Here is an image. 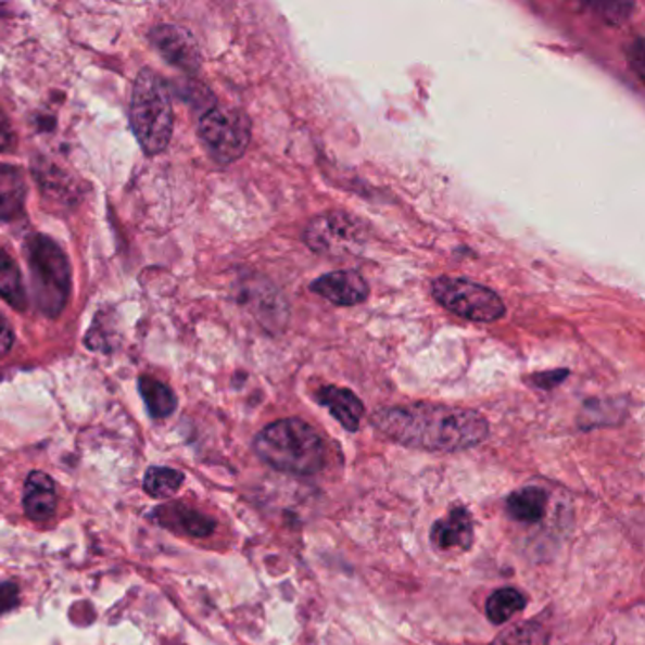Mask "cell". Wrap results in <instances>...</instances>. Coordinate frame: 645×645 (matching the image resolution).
I'll return each mask as SVG.
<instances>
[{"instance_id": "6da1fadb", "label": "cell", "mask_w": 645, "mask_h": 645, "mask_svg": "<svg viewBox=\"0 0 645 645\" xmlns=\"http://www.w3.org/2000/svg\"><path fill=\"white\" fill-rule=\"evenodd\" d=\"M375 428L400 445L428 453H458L481 445L489 420L473 409L438 404L384 407L371 418Z\"/></svg>"}, {"instance_id": "7a4b0ae2", "label": "cell", "mask_w": 645, "mask_h": 645, "mask_svg": "<svg viewBox=\"0 0 645 645\" xmlns=\"http://www.w3.org/2000/svg\"><path fill=\"white\" fill-rule=\"evenodd\" d=\"M254 451L267 466L292 476H315L326 466V443L301 418L265 426L254 440Z\"/></svg>"}, {"instance_id": "3957f363", "label": "cell", "mask_w": 645, "mask_h": 645, "mask_svg": "<svg viewBox=\"0 0 645 645\" xmlns=\"http://www.w3.org/2000/svg\"><path fill=\"white\" fill-rule=\"evenodd\" d=\"M129 119L132 132L147 154H162L169 147L175 124L169 88L162 76L150 68L140 71L135 80Z\"/></svg>"}, {"instance_id": "277c9868", "label": "cell", "mask_w": 645, "mask_h": 645, "mask_svg": "<svg viewBox=\"0 0 645 645\" xmlns=\"http://www.w3.org/2000/svg\"><path fill=\"white\" fill-rule=\"evenodd\" d=\"M35 301L42 315L58 318L66 307L73 288V271L65 252L46 235H33L25 244Z\"/></svg>"}, {"instance_id": "5b68a950", "label": "cell", "mask_w": 645, "mask_h": 645, "mask_svg": "<svg viewBox=\"0 0 645 645\" xmlns=\"http://www.w3.org/2000/svg\"><path fill=\"white\" fill-rule=\"evenodd\" d=\"M432 295L441 307L471 322H496L506 315L498 293L473 280L438 277L432 282Z\"/></svg>"}, {"instance_id": "8992f818", "label": "cell", "mask_w": 645, "mask_h": 645, "mask_svg": "<svg viewBox=\"0 0 645 645\" xmlns=\"http://www.w3.org/2000/svg\"><path fill=\"white\" fill-rule=\"evenodd\" d=\"M199 137L216 162L228 165L241 157L250 144L249 117L231 106H214L199 122Z\"/></svg>"}, {"instance_id": "52a82bcc", "label": "cell", "mask_w": 645, "mask_h": 645, "mask_svg": "<svg viewBox=\"0 0 645 645\" xmlns=\"http://www.w3.org/2000/svg\"><path fill=\"white\" fill-rule=\"evenodd\" d=\"M364 241V228H359V220L345 213L316 216L305 229L308 249L328 256H345L358 252Z\"/></svg>"}, {"instance_id": "ba28073f", "label": "cell", "mask_w": 645, "mask_h": 645, "mask_svg": "<svg viewBox=\"0 0 645 645\" xmlns=\"http://www.w3.org/2000/svg\"><path fill=\"white\" fill-rule=\"evenodd\" d=\"M150 40L170 65L178 66L186 73H195L201 65L198 42L186 29L175 25H162L150 33Z\"/></svg>"}, {"instance_id": "9c48e42d", "label": "cell", "mask_w": 645, "mask_h": 645, "mask_svg": "<svg viewBox=\"0 0 645 645\" xmlns=\"http://www.w3.org/2000/svg\"><path fill=\"white\" fill-rule=\"evenodd\" d=\"M311 290L339 307H354L369 298L366 279L356 271L326 273L311 282Z\"/></svg>"}, {"instance_id": "30bf717a", "label": "cell", "mask_w": 645, "mask_h": 645, "mask_svg": "<svg viewBox=\"0 0 645 645\" xmlns=\"http://www.w3.org/2000/svg\"><path fill=\"white\" fill-rule=\"evenodd\" d=\"M430 538H432L433 547L443 553L471 549L476 532H473V519L468 509L455 507L447 517L433 522Z\"/></svg>"}, {"instance_id": "8fae6325", "label": "cell", "mask_w": 645, "mask_h": 645, "mask_svg": "<svg viewBox=\"0 0 645 645\" xmlns=\"http://www.w3.org/2000/svg\"><path fill=\"white\" fill-rule=\"evenodd\" d=\"M23 509L30 521L46 522L58 509V492L52 477L45 471H33L23 489Z\"/></svg>"}, {"instance_id": "7c38bea8", "label": "cell", "mask_w": 645, "mask_h": 645, "mask_svg": "<svg viewBox=\"0 0 645 645\" xmlns=\"http://www.w3.org/2000/svg\"><path fill=\"white\" fill-rule=\"evenodd\" d=\"M316 400L318 404L330 410L331 417L336 418L345 430L349 432L358 430L359 420L364 417L366 407L352 390L328 384L316 392Z\"/></svg>"}, {"instance_id": "4fadbf2b", "label": "cell", "mask_w": 645, "mask_h": 645, "mask_svg": "<svg viewBox=\"0 0 645 645\" xmlns=\"http://www.w3.org/2000/svg\"><path fill=\"white\" fill-rule=\"evenodd\" d=\"M155 519L163 527L182 532V534L193 535V538H206L214 532L216 522L211 517H206L201 511H195L184 504H165L157 507L154 514Z\"/></svg>"}, {"instance_id": "5bb4252c", "label": "cell", "mask_w": 645, "mask_h": 645, "mask_svg": "<svg viewBox=\"0 0 645 645\" xmlns=\"http://www.w3.org/2000/svg\"><path fill=\"white\" fill-rule=\"evenodd\" d=\"M25 195L27 186L22 173L10 165H0V222L12 220L22 213Z\"/></svg>"}, {"instance_id": "9a60e30c", "label": "cell", "mask_w": 645, "mask_h": 645, "mask_svg": "<svg viewBox=\"0 0 645 645\" xmlns=\"http://www.w3.org/2000/svg\"><path fill=\"white\" fill-rule=\"evenodd\" d=\"M547 502H549V498L540 486H527L521 491H515L507 498V514L511 515L515 521L534 524V522H540L545 517Z\"/></svg>"}, {"instance_id": "2e32d148", "label": "cell", "mask_w": 645, "mask_h": 645, "mask_svg": "<svg viewBox=\"0 0 645 645\" xmlns=\"http://www.w3.org/2000/svg\"><path fill=\"white\" fill-rule=\"evenodd\" d=\"M140 396L144 400L150 415L154 418H167L176 409L175 392L152 377H142L139 381Z\"/></svg>"}, {"instance_id": "e0dca14e", "label": "cell", "mask_w": 645, "mask_h": 645, "mask_svg": "<svg viewBox=\"0 0 645 645\" xmlns=\"http://www.w3.org/2000/svg\"><path fill=\"white\" fill-rule=\"evenodd\" d=\"M0 298H4L14 308H25L27 305V293L23 287L20 267L2 250H0Z\"/></svg>"}, {"instance_id": "ac0fdd59", "label": "cell", "mask_w": 645, "mask_h": 645, "mask_svg": "<svg viewBox=\"0 0 645 645\" xmlns=\"http://www.w3.org/2000/svg\"><path fill=\"white\" fill-rule=\"evenodd\" d=\"M524 608H527V596H522L519 591L509 586L492 593L491 598L486 600V616L494 624L506 623L509 617H514L517 611H522Z\"/></svg>"}, {"instance_id": "d6986e66", "label": "cell", "mask_w": 645, "mask_h": 645, "mask_svg": "<svg viewBox=\"0 0 645 645\" xmlns=\"http://www.w3.org/2000/svg\"><path fill=\"white\" fill-rule=\"evenodd\" d=\"M184 483V473L178 469L154 466L144 476V491L148 496L155 499H165L173 496Z\"/></svg>"}, {"instance_id": "ffe728a7", "label": "cell", "mask_w": 645, "mask_h": 645, "mask_svg": "<svg viewBox=\"0 0 645 645\" xmlns=\"http://www.w3.org/2000/svg\"><path fill=\"white\" fill-rule=\"evenodd\" d=\"M491 645H549V632L538 621H527L502 632Z\"/></svg>"}, {"instance_id": "44dd1931", "label": "cell", "mask_w": 645, "mask_h": 645, "mask_svg": "<svg viewBox=\"0 0 645 645\" xmlns=\"http://www.w3.org/2000/svg\"><path fill=\"white\" fill-rule=\"evenodd\" d=\"M568 377V369H557V371H545V374H538L532 377L538 389L551 390L553 387H557L560 382L565 381Z\"/></svg>"}, {"instance_id": "7402d4cb", "label": "cell", "mask_w": 645, "mask_h": 645, "mask_svg": "<svg viewBox=\"0 0 645 645\" xmlns=\"http://www.w3.org/2000/svg\"><path fill=\"white\" fill-rule=\"evenodd\" d=\"M15 602H17V586L14 583H4L0 586V616L8 609L14 608Z\"/></svg>"}, {"instance_id": "603a6c76", "label": "cell", "mask_w": 645, "mask_h": 645, "mask_svg": "<svg viewBox=\"0 0 645 645\" xmlns=\"http://www.w3.org/2000/svg\"><path fill=\"white\" fill-rule=\"evenodd\" d=\"M12 144H14V129L4 116V112L0 111V152L12 148Z\"/></svg>"}, {"instance_id": "cb8c5ba5", "label": "cell", "mask_w": 645, "mask_h": 645, "mask_svg": "<svg viewBox=\"0 0 645 645\" xmlns=\"http://www.w3.org/2000/svg\"><path fill=\"white\" fill-rule=\"evenodd\" d=\"M12 345H14V331L7 322V318L0 315V356L8 354Z\"/></svg>"}, {"instance_id": "d4e9b609", "label": "cell", "mask_w": 645, "mask_h": 645, "mask_svg": "<svg viewBox=\"0 0 645 645\" xmlns=\"http://www.w3.org/2000/svg\"><path fill=\"white\" fill-rule=\"evenodd\" d=\"M631 50L632 53H636V55H631L632 66L636 68L640 78H644V42L638 38L636 45L631 46Z\"/></svg>"}]
</instances>
